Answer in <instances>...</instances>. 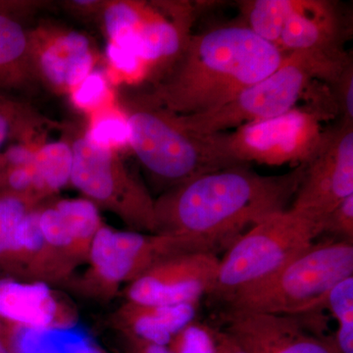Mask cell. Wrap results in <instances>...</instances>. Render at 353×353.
<instances>
[{"label": "cell", "instance_id": "1f68e13d", "mask_svg": "<svg viewBox=\"0 0 353 353\" xmlns=\"http://www.w3.org/2000/svg\"><path fill=\"white\" fill-rule=\"evenodd\" d=\"M13 327L0 321V353H13Z\"/></svg>", "mask_w": 353, "mask_h": 353}, {"label": "cell", "instance_id": "f546056e", "mask_svg": "<svg viewBox=\"0 0 353 353\" xmlns=\"http://www.w3.org/2000/svg\"><path fill=\"white\" fill-rule=\"evenodd\" d=\"M103 4V0H73L65 1L63 6L74 15L81 17H97L99 19Z\"/></svg>", "mask_w": 353, "mask_h": 353}, {"label": "cell", "instance_id": "6da1fadb", "mask_svg": "<svg viewBox=\"0 0 353 353\" xmlns=\"http://www.w3.org/2000/svg\"><path fill=\"white\" fill-rule=\"evenodd\" d=\"M305 167L264 176L236 165L175 185L155 201L157 233L205 241L216 250L232 245L243 231L288 209Z\"/></svg>", "mask_w": 353, "mask_h": 353}, {"label": "cell", "instance_id": "ffe728a7", "mask_svg": "<svg viewBox=\"0 0 353 353\" xmlns=\"http://www.w3.org/2000/svg\"><path fill=\"white\" fill-rule=\"evenodd\" d=\"M34 164L39 199L43 201L70 183L73 167L71 141L41 143L34 153Z\"/></svg>", "mask_w": 353, "mask_h": 353}, {"label": "cell", "instance_id": "277c9868", "mask_svg": "<svg viewBox=\"0 0 353 353\" xmlns=\"http://www.w3.org/2000/svg\"><path fill=\"white\" fill-rule=\"evenodd\" d=\"M123 112L128 145L152 178L169 189L233 167L221 153L214 134L188 131L179 124L175 114L138 97L128 99Z\"/></svg>", "mask_w": 353, "mask_h": 353}, {"label": "cell", "instance_id": "30bf717a", "mask_svg": "<svg viewBox=\"0 0 353 353\" xmlns=\"http://www.w3.org/2000/svg\"><path fill=\"white\" fill-rule=\"evenodd\" d=\"M353 194V123L341 121L324 132L319 150L306 164L292 208L323 221Z\"/></svg>", "mask_w": 353, "mask_h": 353}, {"label": "cell", "instance_id": "7a4b0ae2", "mask_svg": "<svg viewBox=\"0 0 353 353\" xmlns=\"http://www.w3.org/2000/svg\"><path fill=\"white\" fill-rule=\"evenodd\" d=\"M285 54L243 23L192 34L180 57L139 99L176 115L208 112L278 68Z\"/></svg>", "mask_w": 353, "mask_h": 353}, {"label": "cell", "instance_id": "52a82bcc", "mask_svg": "<svg viewBox=\"0 0 353 353\" xmlns=\"http://www.w3.org/2000/svg\"><path fill=\"white\" fill-rule=\"evenodd\" d=\"M217 252L205 241L166 233L118 231L102 225L90 246L88 270L74 289L101 301L113 299L123 285L136 280L162 260L181 253Z\"/></svg>", "mask_w": 353, "mask_h": 353}, {"label": "cell", "instance_id": "5b68a950", "mask_svg": "<svg viewBox=\"0 0 353 353\" xmlns=\"http://www.w3.org/2000/svg\"><path fill=\"white\" fill-rule=\"evenodd\" d=\"M353 276L352 241L313 243L256 284L228 297L231 310L299 316L324 308L330 290Z\"/></svg>", "mask_w": 353, "mask_h": 353}, {"label": "cell", "instance_id": "e0dca14e", "mask_svg": "<svg viewBox=\"0 0 353 353\" xmlns=\"http://www.w3.org/2000/svg\"><path fill=\"white\" fill-rule=\"evenodd\" d=\"M43 2L0 1V88L25 90L37 82L30 57V30L22 16Z\"/></svg>", "mask_w": 353, "mask_h": 353}, {"label": "cell", "instance_id": "44dd1931", "mask_svg": "<svg viewBox=\"0 0 353 353\" xmlns=\"http://www.w3.org/2000/svg\"><path fill=\"white\" fill-rule=\"evenodd\" d=\"M294 0H245L239 7L243 24L267 43L277 46Z\"/></svg>", "mask_w": 353, "mask_h": 353}, {"label": "cell", "instance_id": "83f0119b", "mask_svg": "<svg viewBox=\"0 0 353 353\" xmlns=\"http://www.w3.org/2000/svg\"><path fill=\"white\" fill-rule=\"evenodd\" d=\"M336 112L341 115V121L353 123V65L350 62L330 85Z\"/></svg>", "mask_w": 353, "mask_h": 353}, {"label": "cell", "instance_id": "484cf974", "mask_svg": "<svg viewBox=\"0 0 353 353\" xmlns=\"http://www.w3.org/2000/svg\"><path fill=\"white\" fill-rule=\"evenodd\" d=\"M167 347L172 353H217L216 330L194 320L171 339Z\"/></svg>", "mask_w": 353, "mask_h": 353}, {"label": "cell", "instance_id": "7402d4cb", "mask_svg": "<svg viewBox=\"0 0 353 353\" xmlns=\"http://www.w3.org/2000/svg\"><path fill=\"white\" fill-rule=\"evenodd\" d=\"M44 125L58 126L57 123L44 120L30 106L0 95V154L11 139L18 141L41 139Z\"/></svg>", "mask_w": 353, "mask_h": 353}, {"label": "cell", "instance_id": "d4e9b609", "mask_svg": "<svg viewBox=\"0 0 353 353\" xmlns=\"http://www.w3.org/2000/svg\"><path fill=\"white\" fill-rule=\"evenodd\" d=\"M36 205L24 197L0 192V264L9 252L21 221Z\"/></svg>", "mask_w": 353, "mask_h": 353}, {"label": "cell", "instance_id": "d6986e66", "mask_svg": "<svg viewBox=\"0 0 353 353\" xmlns=\"http://www.w3.org/2000/svg\"><path fill=\"white\" fill-rule=\"evenodd\" d=\"M90 341L77 325L43 329L13 327V353H79Z\"/></svg>", "mask_w": 353, "mask_h": 353}, {"label": "cell", "instance_id": "d6a6232c", "mask_svg": "<svg viewBox=\"0 0 353 353\" xmlns=\"http://www.w3.org/2000/svg\"><path fill=\"white\" fill-rule=\"evenodd\" d=\"M216 336L226 350L227 353H246L226 332L216 330Z\"/></svg>", "mask_w": 353, "mask_h": 353}, {"label": "cell", "instance_id": "ac0fdd59", "mask_svg": "<svg viewBox=\"0 0 353 353\" xmlns=\"http://www.w3.org/2000/svg\"><path fill=\"white\" fill-rule=\"evenodd\" d=\"M196 304H141L126 301L113 316L114 323L134 339L167 347L181 329L194 321Z\"/></svg>", "mask_w": 353, "mask_h": 353}, {"label": "cell", "instance_id": "836d02e7", "mask_svg": "<svg viewBox=\"0 0 353 353\" xmlns=\"http://www.w3.org/2000/svg\"><path fill=\"white\" fill-rule=\"evenodd\" d=\"M79 353H109L104 350L103 348L99 347V345H95V343H92V341L90 343H87L82 348V350L79 352Z\"/></svg>", "mask_w": 353, "mask_h": 353}, {"label": "cell", "instance_id": "7c38bea8", "mask_svg": "<svg viewBox=\"0 0 353 353\" xmlns=\"http://www.w3.org/2000/svg\"><path fill=\"white\" fill-rule=\"evenodd\" d=\"M29 37L34 78L57 94H71L94 71L97 52L82 32L43 23Z\"/></svg>", "mask_w": 353, "mask_h": 353}, {"label": "cell", "instance_id": "4316f807", "mask_svg": "<svg viewBox=\"0 0 353 353\" xmlns=\"http://www.w3.org/2000/svg\"><path fill=\"white\" fill-rule=\"evenodd\" d=\"M74 105L92 114L113 103L105 74L94 71L70 94Z\"/></svg>", "mask_w": 353, "mask_h": 353}, {"label": "cell", "instance_id": "9c48e42d", "mask_svg": "<svg viewBox=\"0 0 353 353\" xmlns=\"http://www.w3.org/2000/svg\"><path fill=\"white\" fill-rule=\"evenodd\" d=\"M324 132L319 114L313 109L294 108L214 136L223 157L233 166L252 162L296 168L314 157Z\"/></svg>", "mask_w": 353, "mask_h": 353}, {"label": "cell", "instance_id": "8fae6325", "mask_svg": "<svg viewBox=\"0 0 353 353\" xmlns=\"http://www.w3.org/2000/svg\"><path fill=\"white\" fill-rule=\"evenodd\" d=\"M220 259L214 252L181 253L153 265L126 285L127 301L141 304H196L212 294Z\"/></svg>", "mask_w": 353, "mask_h": 353}, {"label": "cell", "instance_id": "ba28073f", "mask_svg": "<svg viewBox=\"0 0 353 353\" xmlns=\"http://www.w3.org/2000/svg\"><path fill=\"white\" fill-rule=\"evenodd\" d=\"M70 183L97 208L119 217L132 231L157 233L155 201L116 150L92 143L85 132L71 141Z\"/></svg>", "mask_w": 353, "mask_h": 353}, {"label": "cell", "instance_id": "4dcf8cb0", "mask_svg": "<svg viewBox=\"0 0 353 353\" xmlns=\"http://www.w3.org/2000/svg\"><path fill=\"white\" fill-rule=\"evenodd\" d=\"M131 343L132 353H172L169 348L164 345H153L134 339H129Z\"/></svg>", "mask_w": 353, "mask_h": 353}, {"label": "cell", "instance_id": "5bb4252c", "mask_svg": "<svg viewBox=\"0 0 353 353\" xmlns=\"http://www.w3.org/2000/svg\"><path fill=\"white\" fill-rule=\"evenodd\" d=\"M196 12L190 1H143L131 37L126 43L116 46L138 58L148 73L161 67L166 72L192 37Z\"/></svg>", "mask_w": 353, "mask_h": 353}, {"label": "cell", "instance_id": "e575fe53", "mask_svg": "<svg viewBox=\"0 0 353 353\" xmlns=\"http://www.w3.org/2000/svg\"><path fill=\"white\" fill-rule=\"evenodd\" d=\"M216 339H217V336H216ZM217 343H218V350L217 353H227L226 350H225V347H223L222 343H220L219 340L217 339Z\"/></svg>", "mask_w": 353, "mask_h": 353}, {"label": "cell", "instance_id": "3957f363", "mask_svg": "<svg viewBox=\"0 0 353 353\" xmlns=\"http://www.w3.org/2000/svg\"><path fill=\"white\" fill-rule=\"evenodd\" d=\"M352 59L350 54L334 57L317 51H297L285 55L278 68L259 83L243 90L225 105L194 115H176L185 130L214 134L254 121L269 119L292 110L311 83L333 85Z\"/></svg>", "mask_w": 353, "mask_h": 353}, {"label": "cell", "instance_id": "8992f818", "mask_svg": "<svg viewBox=\"0 0 353 353\" xmlns=\"http://www.w3.org/2000/svg\"><path fill=\"white\" fill-rule=\"evenodd\" d=\"M325 223L292 208L241 234L220 259L212 294L225 301L280 270L324 234Z\"/></svg>", "mask_w": 353, "mask_h": 353}, {"label": "cell", "instance_id": "9a60e30c", "mask_svg": "<svg viewBox=\"0 0 353 353\" xmlns=\"http://www.w3.org/2000/svg\"><path fill=\"white\" fill-rule=\"evenodd\" d=\"M350 29L338 2L294 0L278 48L285 55L297 51H317L341 57L347 53L345 43Z\"/></svg>", "mask_w": 353, "mask_h": 353}, {"label": "cell", "instance_id": "4fadbf2b", "mask_svg": "<svg viewBox=\"0 0 353 353\" xmlns=\"http://www.w3.org/2000/svg\"><path fill=\"white\" fill-rule=\"evenodd\" d=\"M224 331L246 353H339L334 338L314 330L301 315L231 310Z\"/></svg>", "mask_w": 353, "mask_h": 353}, {"label": "cell", "instance_id": "cb8c5ba5", "mask_svg": "<svg viewBox=\"0 0 353 353\" xmlns=\"http://www.w3.org/2000/svg\"><path fill=\"white\" fill-rule=\"evenodd\" d=\"M90 116L85 134L92 143L116 152L128 145L127 124L123 110H118L111 103Z\"/></svg>", "mask_w": 353, "mask_h": 353}, {"label": "cell", "instance_id": "603a6c76", "mask_svg": "<svg viewBox=\"0 0 353 353\" xmlns=\"http://www.w3.org/2000/svg\"><path fill=\"white\" fill-rule=\"evenodd\" d=\"M324 308L328 309L338 325L334 341L339 353H353V276L330 290Z\"/></svg>", "mask_w": 353, "mask_h": 353}, {"label": "cell", "instance_id": "2e32d148", "mask_svg": "<svg viewBox=\"0 0 353 353\" xmlns=\"http://www.w3.org/2000/svg\"><path fill=\"white\" fill-rule=\"evenodd\" d=\"M0 321L16 328H57L77 325V314L48 283L2 277Z\"/></svg>", "mask_w": 353, "mask_h": 353}, {"label": "cell", "instance_id": "f1b7e54d", "mask_svg": "<svg viewBox=\"0 0 353 353\" xmlns=\"http://www.w3.org/2000/svg\"><path fill=\"white\" fill-rule=\"evenodd\" d=\"M324 233L333 234L340 241L353 240V194L343 199L325 219Z\"/></svg>", "mask_w": 353, "mask_h": 353}]
</instances>
